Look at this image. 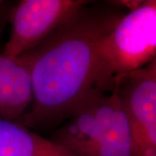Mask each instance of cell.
I'll use <instances>...</instances> for the list:
<instances>
[{
	"mask_svg": "<svg viewBox=\"0 0 156 156\" xmlns=\"http://www.w3.org/2000/svg\"><path fill=\"white\" fill-rule=\"evenodd\" d=\"M91 3L30 50L32 101L21 119L26 128L55 125L94 94L97 45L126 8L121 2Z\"/></svg>",
	"mask_w": 156,
	"mask_h": 156,
	"instance_id": "obj_1",
	"label": "cell"
},
{
	"mask_svg": "<svg viewBox=\"0 0 156 156\" xmlns=\"http://www.w3.org/2000/svg\"><path fill=\"white\" fill-rule=\"evenodd\" d=\"M156 1L127 11L96 49L94 93H111L126 75L155 59Z\"/></svg>",
	"mask_w": 156,
	"mask_h": 156,
	"instance_id": "obj_2",
	"label": "cell"
},
{
	"mask_svg": "<svg viewBox=\"0 0 156 156\" xmlns=\"http://www.w3.org/2000/svg\"><path fill=\"white\" fill-rule=\"evenodd\" d=\"M85 0H23L10 12V38L2 54L18 57L37 47L80 9Z\"/></svg>",
	"mask_w": 156,
	"mask_h": 156,
	"instance_id": "obj_3",
	"label": "cell"
},
{
	"mask_svg": "<svg viewBox=\"0 0 156 156\" xmlns=\"http://www.w3.org/2000/svg\"><path fill=\"white\" fill-rule=\"evenodd\" d=\"M113 92L128 113L140 156H156V59L126 75Z\"/></svg>",
	"mask_w": 156,
	"mask_h": 156,
	"instance_id": "obj_4",
	"label": "cell"
},
{
	"mask_svg": "<svg viewBox=\"0 0 156 156\" xmlns=\"http://www.w3.org/2000/svg\"><path fill=\"white\" fill-rule=\"evenodd\" d=\"M83 156H140L132 124L115 93L98 97V124Z\"/></svg>",
	"mask_w": 156,
	"mask_h": 156,
	"instance_id": "obj_5",
	"label": "cell"
},
{
	"mask_svg": "<svg viewBox=\"0 0 156 156\" xmlns=\"http://www.w3.org/2000/svg\"><path fill=\"white\" fill-rule=\"evenodd\" d=\"M31 51L18 57L0 54V119L20 122L32 101Z\"/></svg>",
	"mask_w": 156,
	"mask_h": 156,
	"instance_id": "obj_6",
	"label": "cell"
},
{
	"mask_svg": "<svg viewBox=\"0 0 156 156\" xmlns=\"http://www.w3.org/2000/svg\"><path fill=\"white\" fill-rule=\"evenodd\" d=\"M0 156H75L20 122L0 119Z\"/></svg>",
	"mask_w": 156,
	"mask_h": 156,
	"instance_id": "obj_7",
	"label": "cell"
}]
</instances>
